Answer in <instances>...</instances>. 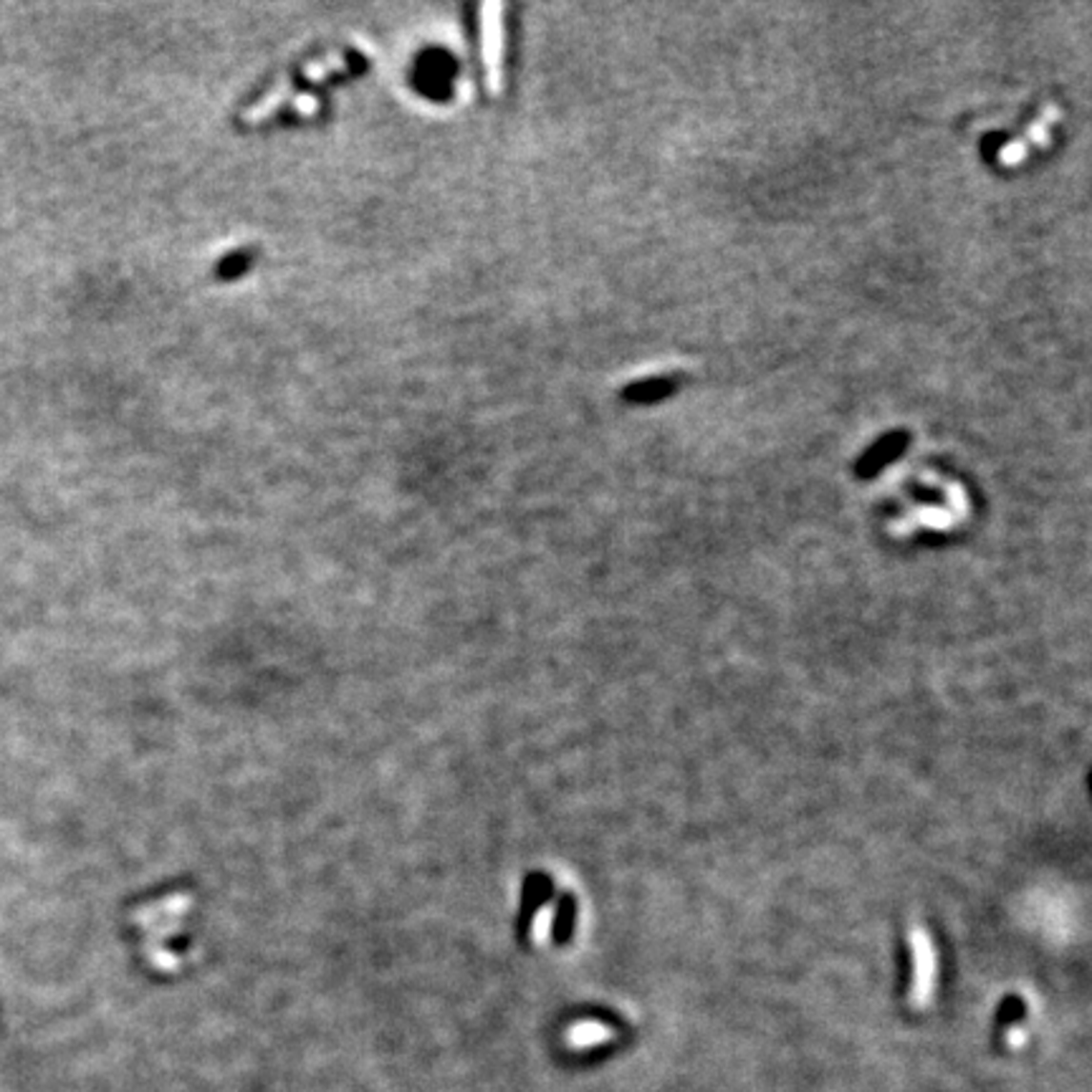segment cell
Returning <instances> with one entry per match:
<instances>
[{"label": "cell", "mask_w": 1092, "mask_h": 1092, "mask_svg": "<svg viewBox=\"0 0 1092 1092\" xmlns=\"http://www.w3.org/2000/svg\"><path fill=\"white\" fill-rule=\"evenodd\" d=\"M504 49H506L504 6L485 3L481 6V56H484L485 87L493 96L504 92V53H506Z\"/></svg>", "instance_id": "cell-1"}, {"label": "cell", "mask_w": 1092, "mask_h": 1092, "mask_svg": "<svg viewBox=\"0 0 1092 1092\" xmlns=\"http://www.w3.org/2000/svg\"><path fill=\"white\" fill-rule=\"evenodd\" d=\"M289 99H291V84L289 81H278V84H274V87L268 89L266 94L258 96V99L240 114V119H243V124L266 122V119H271L278 109L286 107Z\"/></svg>", "instance_id": "cell-2"}, {"label": "cell", "mask_w": 1092, "mask_h": 1092, "mask_svg": "<svg viewBox=\"0 0 1092 1092\" xmlns=\"http://www.w3.org/2000/svg\"><path fill=\"white\" fill-rule=\"evenodd\" d=\"M913 943H916V969H918V974H916V1001L923 1004L934 989V946L920 928H916Z\"/></svg>", "instance_id": "cell-3"}, {"label": "cell", "mask_w": 1092, "mask_h": 1092, "mask_svg": "<svg viewBox=\"0 0 1092 1092\" xmlns=\"http://www.w3.org/2000/svg\"><path fill=\"white\" fill-rule=\"evenodd\" d=\"M341 72H347V56L340 52H332L321 58H314V61H309V64L301 69V73H304L306 79L314 81H324L329 79L332 73H341Z\"/></svg>", "instance_id": "cell-4"}, {"label": "cell", "mask_w": 1092, "mask_h": 1092, "mask_svg": "<svg viewBox=\"0 0 1092 1092\" xmlns=\"http://www.w3.org/2000/svg\"><path fill=\"white\" fill-rule=\"evenodd\" d=\"M608 1037H609V1029H605L602 1024H592V1021H587V1024H579V1027L572 1029L569 1041H572V1044H577V1047H585V1044H594V1041L608 1040Z\"/></svg>", "instance_id": "cell-5"}]
</instances>
